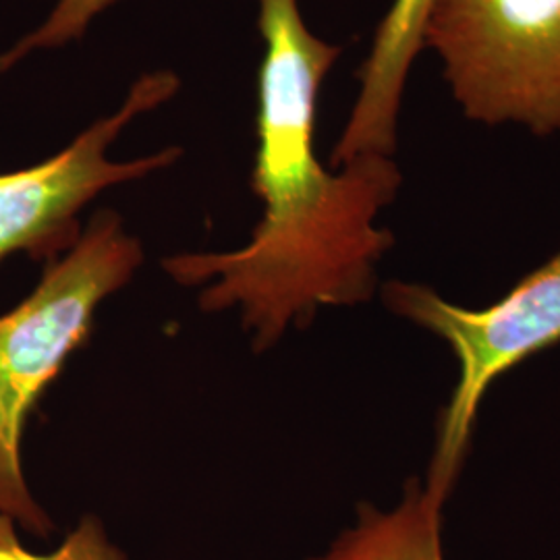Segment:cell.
I'll return each instance as SVG.
<instances>
[{"label":"cell","instance_id":"obj_1","mask_svg":"<svg viewBox=\"0 0 560 560\" xmlns=\"http://www.w3.org/2000/svg\"><path fill=\"white\" fill-rule=\"evenodd\" d=\"M264 38L258 80V150L252 173L264 217L235 252L177 254L164 272L203 287V312L241 310L252 347L264 353L289 326L324 305H358L376 291V268L395 245L376 219L399 194L393 156L363 154L328 171L316 154V102L342 52L301 18L300 0H258Z\"/></svg>","mask_w":560,"mask_h":560},{"label":"cell","instance_id":"obj_2","mask_svg":"<svg viewBox=\"0 0 560 560\" xmlns=\"http://www.w3.org/2000/svg\"><path fill=\"white\" fill-rule=\"evenodd\" d=\"M141 261L140 241L117 212L101 210L67 254L46 261L36 289L0 316V513L32 536L48 538L52 521L23 476L25 425L65 361L90 339L98 305L133 279Z\"/></svg>","mask_w":560,"mask_h":560},{"label":"cell","instance_id":"obj_3","mask_svg":"<svg viewBox=\"0 0 560 560\" xmlns=\"http://www.w3.org/2000/svg\"><path fill=\"white\" fill-rule=\"evenodd\" d=\"M423 46L467 119L560 131V0H434Z\"/></svg>","mask_w":560,"mask_h":560},{"label":"cell","instance_id":"obj_4","mask_svg":"<svg viewBox=\"0 0 560 560\" xmlns=\"http://www.w3.org/2000/svg\"><path fill=\"white\" fill-rule=\"evenodd\" d=\"M382 298L400 318L446 340L459 360V382L442 413L425 480L428 488L448 499L488 386L560 340V252L483 310L453 305L430 287L399 280L384 284Z\"/></svg>","mask_w":560,"mask_h":560},{"label":"cell","instance_id":"obj_5","mask_svg":"<svg viewBox=\"0 0 560 560\" xmlns=\"http://www.w3.org/2000/svg\"><path fill=\"white\" fill-rule=\"evenodd\" d=\"M177 73L161 69L141 75L119 110L102 117L59 154L30 168L0 175V264L13 254L52 261L81 237L80 212L108 187L143 179L179 161L180 148H164L136 161L106 156L125 127L179 92Z\"/></svg>","mask_w":560,"mask_h":560},{"label":"cell","instance_id":"obj_6","mask_svg":"<svg viewBox=\"0 0 560 560\" xmlns=\"http://www.w3.org/2000/svg\"><path fill=\"white\" fill-rule=\"evenodd\" d=\"M434 0H393L360 71V92L337 141L330 164L342 166L363 154L393 156L400 101Z\"/></svg>","mask_w":560,"mask_h":560},{"label":"cell","instance_id":"obj_7","mask_svg":"<svg viewBox=\"0 0 560 560\" xmlns=\"http://www.w3.org/2000/svg\"><path fill=\"white\" fill-rule=\"evenodd\" d=\"M446 499L418 478L407 481L393 511L368 502L358 506V521L330 548L310 560H444L442 509Z\"/></svg>","mask_w":560,"mask_h":560},{"label":"cell","instance_id":"obj_8","mask_svg":"<svg viewBox=\"0 0 560 560\" xmlns=\"http://www.w3.org/2000/svg\"><path fill=\"white\" fill-rule=\"evenodd\" d=\"M117 2L119 0H57L40 27L0 52V73H7L36 50L60 48L69 42L80 40L90 23Z\"/></svg>","mask_w":560,"mask_h":560},{"label":"cell","instance_id":"obj_9","mask_svg":"<svg viewBox=\"0 0 560 560\" xmlns=\"http://www.w3.org/2000/svg\"><path fill=\"white\" fill-rule=\"evenodd\" d=\"M15 521L0 513V560H127L119 546L108 540L98 517L85 515L57 550L38 555L27 550L15 532Z\"/></svg>","mask_w":560,"mask_h":560}]
</instances>
